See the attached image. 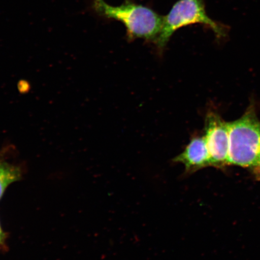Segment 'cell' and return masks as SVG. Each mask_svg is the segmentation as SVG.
Wrapping results in <instances>:
<instances>
[{
    "instance_id": "3",
    "label": "cell",
    "mask_w": 260,
    "mask_h": 260,
    "mask_svg": "<svg viewBox=\"0 0 260 260\" xmlns=\"http://www.w3.org/2000/svg\"><path fill=\"white\" fill-rule=\"evenodd\" d=\"M198 24L210 28L218 38L225 37L226 28L208 16L203 0H178L169 14L164 16L161 31L154 43L158 50H164L178 29Z\"/></svg>"
},
{
    "instance_id": "7",
    "label": "cell",
    "mask_w": 260,
    "mask_h": 260,
    "mask_svg": "<svg viewBox=\"0 0 260 260\" xmlns=\"http://www.w3.org/2000/svg\"><path fill=\"white\" fill-rule=\"evenodd\" d=\"M3 238H4V234H3L1 225H0V243L3 241Z\"/></svg>"
},
{
    "instance_id": "1",
    "label": "cell",
    "mask_w": 260,
    "mask_h": 260,
    "mask_svg": "<svg viewBox=\"0 0 260 260\" xmlns=\"http://www.w3.org/2000/svg\"><path fill=\"white\" fill-rule=\"evenodd\" d=\"M87 10L101 19L121 22L125 25L129 41L143 39L154 42L164 22V16L132 0H125L118 6L110 5L105 0H88Z\"/></svg>"
},
{
    "instance_id": "4",
    "label": "cell",
    "mask_w": 260,
    "mask_h": 260,
    "mask_svg": "<svg viewBox=\"0 0 260 260\" xmlns=\"http://www.w3.org/2000/svg\"><path fill=\"white\" fill-rule=\"evenodd\" d=\"M204 137L210 155L211 167L222 168L229 165V122L224 121L215 112L208 113Z\"/></svg>"
},
{
    "instance_id": "6",
    "label": "cell",
    "mask_w": 260,
    "mask_h": 260,
    "mask_svg": "<svg viewBox=\"0 0 260 260\" xmlns=\"http://www.w3.org/2000/svg\"><path fill=\"white\" fill-rule=\"evenodd\" d=\"M20 169L0 160V200L9 186L21 178Z\"/></svg>"
},
{
    "instance_id": "2",
    "label": "cell",
    "mask_w": 260,
    "mask_h": 260,
    "mask_svg": "<svg viewBox=\"0 0 260 260\" xmlns=\"http://www.w3.org/2000/svg\"><path fill=\"white\" fill-rule=\"evenodd\" d=\"M229 165L247 169L260 175V121L253 107L229 122Z\"/></svg>"
},
{
    "instance_id": "5",
    "label": "cell",
    "mask_w": 260,
    "mask_h": 260,
    "mask_svg": "<svg viewBox=\"0 0 260 260\" xmlns=\"http://www.w3.org/2000/svg\"><path fill=\"white\" fill-rule=\"evenodd\" d=\"M173 161L184 165L186 175L211 167L210 155L204 136H194L184 150L174 158Z\"/></svg>"
}]
</instances>
